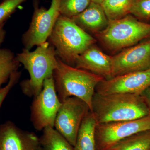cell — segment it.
Returning <instances> with one entry per match:
<instances>
[{"label":"cell","instance_id":"cell-1","mask_svg":"<svg viewBox=\"0 0 150 150\" xmlns=\"http://www.w3.org/2000/svg\"><path fill=\"white\" fill-rule=\"evenodd\" d=\"M91 112L97 124L130 121L150 115L144 100L138 94L102 95L95 93Z\"/></svg>","mask_w":150,"mask_h":150},{"label":"cell","instance_id":"cell-2","mask_svg":"<svg viewBox=\"0 0 150 150\" xmlns=\"http://www.w3.org/2000/svg\"><path fill=\"white\" fill-rule=\"evenodd\" d=\"M16 56L30 75L29 79L21 83L22 91L28 96L34 97L41 91L44 81L53 76L58 66V58L55 48L47 41L33 51L23 48Z\"/></svg>","mask_w":150,"mask_h":150},{"label":"cell","instance_id":"cell-3","mask_svg":"<svg viewBox=\"0 0 150 150\" xmlns=\"http://www.w3.org/2000/svg\"><path fill=\"white\" fill-rule=\"evenodd\" d=\"M53 76L56 92L61 102L70 97H76L85 102L91 112L96 88L104 78L67 64L59 58L58 66Z\"/></svg>","mask_w":150,"mask_h":150},{"label":"cell","instance_id":"cell-4","mask_svg":"<svg viewBox=\"0 0 150 150\" xmlns=\"http://www.w3.org/2000/svg\"><path fill=\"white\" fill-rule=\"evenodd\" d=\"M48 41L55 48L57 57L73 67L78 56L94 44L96 40L72 19L60 15Z\"/></svg>","mask_w":150,"mask_h":150},{"label":"cell","instance_id":"cell-5","mask_svg":"<svg viewBox=\"0 0 150 150\" xmlns=\"http://www.w3.org/2000/svg\"><path fill=\"white\" fill-rule=\"evenodd\" d=\"M96 35L108 49L118 51L149 38L150 24L129 14L119 19L109 20L107 27Z\"/></svg>","mask_w":150,"mask_h":150},{"label":"cell","instance_id":"cell-6","mask_svg":"<svg viewBox=\"0 0 150 150\" xmlns=\"http://www.w3.org/2000/svg\"><path fill=\"white\" fill-rule=\"evenodd\" d=\"M33 6V14L29 28L22 37L24 48L29 50L47 41L60 15L59 0H51L48 9L39 6L38 0H34Z\"/></svg>","mask_w":150,"mask_h":150},{"label":"cell","instance_id":"cell-7","mask_svg":"<svg viewBox=\"0 0 150 150\" xmlns=\"http://www.w3.org/2000/svg\"><path fill=\"white\" fill-rule=\"evenodd\" d=\"M30 107V121L38 131L54 128L55 120L62 104L55 88L53 76L47 78L42 90L34 97Z\"/></svg>","mask_w":150,"mask_h":150},{"label":"cell","instance_id":"cell-8","mask_svg":"<svg viewBox=\"0 0 150 150\" xmlns=\"http://www.w3.org/2000/svg\"><path fill=\"white\" fill-rule=\"evenodd\" d=\"M150 130V115L130 121L97 124L96 150H109L114 145L132 135Z\"/></svg>","mask_w":150,"mask_h":150},{"label":"cell","instance_id":"cell-9","mask_svg":"<svg viewBox=\"0 0 150 150\" xmlns=\"http://www.w3.org/2000/svg\"><path fill=\"white\" fill-rule=\"evenodd\" d=\"M90 111L83 100L76 97L68 98L62 102L54 128L74 146L82 123Z\"/></svg>","mask_w":150,"mask_h":150},{"label":"cell","instance_id":"cell-10","mask_svg":"<svg viewBox=\"0 0 150 150\" xmlns=\"http://www.w3.org/2000/svg\"><path fill=\"white\" fill-rule=\"evenodd\" d=\"M150 69V39L112 56L111 78Z\"/></svg>","mask_w":150,"mask_h":150},{"label":"cell","instance_id":"cell-11","mask_svg":"<svg viewBox=\"0 0 150 150\" xmlns=\"http://www.w3.org/2000/svg\"><path fill=\"white\" fill-rule=\"evenodd\" d=\"M150 86V69L103 79L96 86L95 93L102 95L116 93L141 94Z\"/></svg>","mask_w":150,"mask_h":150},{"label":"cell","instance_id":"cell-12","mask_svg":"<svg viewBox=\"0 0 150 150\" xmlns=\"http://www.w3.org/2000/svg\"><path fill=\"white\" fill-rule=\"evenodd\" d=\"M40 147L35 133L22 130L12 121L0 124V150H38Z\"/></svg>","mask_w":150,"mask_h":150},{"label":"cell","instance_id":"cell-13","mask_svg":"<svg viewBox=\"0 0 150 150\" xmlns=\"http://www.w3.org/2000/svg\"><path fill=\"white\" fill-rule=\"evenodd\" d=\"M74 67L108 79L111 78L112 56L105 54L93 44L78 56Z\"/></svg>","mask_w":150,"mask_h":150},{"label":"cell","instance_id":"cell-14","mask_svg":"<svg viewBox=\"0 0 150 150\" xmlns=\"http://www.w3.org/2000/svg\"><path fill=\"white\" fill-rule=\"evenodd\" d=\"M71 19L86 31L96 33L105 29L109 21L101 5L92 1L85 10Z\"/></svg>","mask_w":150,"mask_h":150},{"label":"cell","instance_id":"cell-15","mask_svg":"<svg viewBox=\"0 0 150 150\" xmlns=\"http://www.w3.org/2000/svg\"><path fill=\"white\" fill-rule=\"evenodd\" d=\"M97 124L94 115L90 111L79 130L74 150H96L95 129Z\"/></svg>","mask_w":150,"mask_h":150},{"label":"cell","instance_id":"cell-16","mask_svg":"<svg viewBox=\"0 0 150 150\" xmlns=\"http://www.w3.org/2000/svg\"><path fill=\"white\" fill-rule=\"evenodd\" d=\"M42 131L39 138L42 150H74L72 145L55 128L47 127Z\"/></svg>","mask_w":150,"mask_h":150},{"label":"cell","instance_id":"cell-17","mask_svg":"<svg viewBox=\"0 0 150 150\" xmlns=\"http://www.w3.org/2000/svg\"><path fill=\"white\" fill-rule=\"evenodd\" d=\"M111 149L150 150V130L139 132L124 139L114 145Z\"/></svg>","mask_w":150,"mask_h":150},{"label":"cell","instance_id":"cell-18","mask_svg":"<svg viewBox=\"0 0 150 150\" xmlns=\"http://www.w3.org/2000/svg\"><path fill=\"white\" fill-rule=\"evenodd\" d=\"M134 0H103L100 4L108 20L123 18L130 14Z\"/></svg>","mask_w":150,"mask_h":150},{"label":"cell","instance_id":"cell-19","mask_svg":"<svg viewBox=\"0 0 150 150\" xmlns=\"http://www.w3.org/2000/svg\"><path fill=\"white\" fill-rule=\"evenodd\" d=\"M20 64L14 54L6 48H0V89L8 82L11 75L18 71Z\"/></svg>","mask_w":150,"mask_h":150},{"label":"cell","instance_id":"cell-20","mask_svg":"<svg viewBox=\"0 0 150 150\" xmlns=\"http://www.w3.org/2000/svg\"><path fill=\"white\" fill-rule=\"evenodd\" d=\"M91 2V0H59L60 15L72 18L85 10Z\"/></svg>","mask_w":150,"mask_h":150},{"label":"cell","instance_id":"cell-21","mask_svg":"<svg viewBox=\"0 0 150 150\" xmlns=\"http://www.w3.org/2000/svg\"><path fill=\"white\" fill-rule=\"evenodd\" d=\"M130 14L139 19L150 20V0H134Z\"/></svg>","mask_w":150,"mask_h":150},{"label":"cell","instance_id":"cell-22","mask_svg":"<svg viewBox=\"0 0 150 150\" xmlns=\"http://www.w3.org/2000/svg\"><path fill=\"white\" fill-rule=\"evenodd\" d=\"M27 0H4L0 4V24L5 23L17 8Z\"/></svg>","mask_w":150,"mask_h":150},{"label":"cell","instance_id":"cell-23","mask_svg":"<svg viewBox=\"0 0 150 150\" xmlns=\"http://www.w3.org/2000/svg\"><path fill=\"white\" fill-rule=\"evenodd\" d=\"M21 75V72L18 71L15 72L11 76L6 86L0 89V108L11 89L18 81Z\"/></svg>","mask_w":150,"mask_h":150},{"label":"cell","instance_id":"cell-24","mask_svg":"<svg viewBox=\"0 0 150 150\" xmlns=\"http://www.w3.org/2000/svg\"><path fill=\"white\" fill-rule=\"evenodd\" d=\"M150 111V86L141 94Z\"/></svg>","mask_w":150,"mask_h":150},{"label":"cell","instance_id":"cell-25","mask_svg":"<svg viewBox=\"0 0 150 150\" xmlns=\"http://www.w3.org/2000/svg\"><path fill=\"white\" fill-rule=\"evenodd\" d=\"M5 23L0 24V46L2 44L5 38L6 31L4 28V25Z\"/></svg>","mask_w":150,"mask_h":150},{"label":"cell","instance_id":"cell-26","mask_svg":"<svg viewBox=\"0 0 150 150\" xmlns=\"http://www.w3.org/2000/svg\"><path fill=\"white\" fill-rule=\"evenodd\" d=\"M91 1L93 2L97 3V4H100L103 1V0H91Z\"/></svg>","mask_w":150,"mask_h":150},{"label":"cell","instance_id":"cell-27","mask_svg":"<svg viewBox=\"0 0 150 150\" xmlns=\"http://www.w3.org/2000/svg\"><path fill=\"white\" fill-rule=\"evenodd\" d=\"M38 150H42V148H41V146L40 147V148L38 149Z\"/></svg>","mask_w":150,"mask_h":150},{"label":"cell","instance_id":"cell-28","mask_svg":"<svg viewBox=\"0 0 150 150\" xmlns=\"http://www.w3.org/2000/svg\"><path fill=\"white\" fill-rule=\"evenodd\" d=\"M114 150V149H111V150Z\"/></svg>","mask_w":150,"mask_h":150}]
</instances>
